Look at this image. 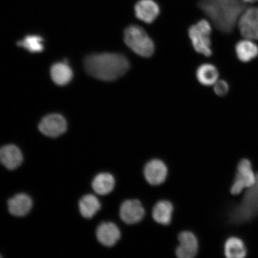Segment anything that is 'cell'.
Listing matches in <instances>:
<instances>
[{
    "instance_id": "16",
    "label": "cell",
    "mask_w": 258,
    "mask_h": 258,
    "mask_svg": "<svg viewBox=\"0 0 258 258\" xmlns=\"http://www.w3.org/2000/svg\"><path fill=\"white\" fill-rule=\"evenodd\" d=\"M32 205L30 197L24 193L16 195L8 202L9 212L18 217L27 215L30 212Z\"/></svg>"
},
{
    "instance_id": "19",
    "label": "cell",
    "mask_w": 258,
    "mask_h": 258,
    "mask_svg": "<svg viewBox=\"0 0 258 258\" xmlns=\"http://www.w3.org/2000/svg\"><path fill=\"white\" fill-rule=\"evenodd\" d=\"M115 180L111 173H101L93 179L92 185L93 190L99 195L105 196L114 189Z\"/></svg>"
},
{
    "instance_id": "7",
    "label": "cell",
    "mask_w": 258,
    "mask_h": 258,
    "mask_svg": "<svg viewBox=\"0 0 258 258\" xmlns=\"http://www.w3.org/2000/svg\"><path fill=\"white\" fill-rule=\"evenodd\" d=\"M237 27L241 37L258 41V8L244 10L238 18Z\"/></svg>"
},
{
    "instance_id": "26",
    "label": "cell",
    "mask_w": 258,
    "mask_h": 258,
    "mask_svg": "<svg viewBox=\"0 0 258 258\" xmlns=\"http://www.w3.org/2000/svg\"><path fill=\"white\" fill-rule=\"evenodd\" d=\"M2 257V256L1 255V254H0V257Z\"/></svg>"
},
{
    "instance_id": "2",
    "label": "cell",
    "mask_w": 258,
    "mask_h": 258,
    "mask_svg": "<svg viewBox=\"0 0 258 258\" xmlns=\"http://www.w3.org/2000/svg\"><path fill=\"white\" fill-rule=\"evenodd\" d=\"M198 6L214 27L225 34L230 33L237 27L244 10L241 0H199Z\"/></svg>"
},
{
    "instance_id": "24",
    "label": "cell",
    "mask_w": 258,
    "mask_h": 258,
    "mask_svg": "<svg viewBox=\"0 0 258 258\" xmlns=\"http://www.w3.org/2000/svg\"><path fill=\"white\" fill-rule=\"evenodd\" d=\"M215 94L221 98L227 96L230 91V85L227 80L219 79L213 86Z\"/></svg>"
},
{
    "instance_id": "11",
    "label": "cell",
    "mask_w": 258,
    "mask_h": 258,
    "mask_svg": "<svg viewBox=\"0 0 258 258\" xmlns=\"http://www.w3.org/2000/svg\"><path fill=\"white\" fill-rule=\"evenodd\" d=\"M234 53L237 59L242 63L253 62L258 57L257 41L242 37L235 44Z\"/></svg>"
},
{
    "instance_id": "6",
    "label": "cell",
    "mask_w": 258,
    "mask_h": 258,
    "mask_svg": "<svg viewBox=\"0 0 258 258\" xmlns=\"http://www.w3.org/2000/svg\"><path fill=\"white\" fill-rule=\"evenodd\" d=\"M256 180V174L254 173L250 161L242 159L238 163L237 173L235 175L230 191L233 195H238L253 186Z\"/></svg>"
},
{
    "instance_id": "18",
    "label": "cell",
    "mask_w": 258,
    "mask_h": 258,
    "mask_svg": "<svg viewBox=\"0 0 258 258\" xmlns=\"http://www.w3.org/2000/svg\"><path fill=\"white\" fill-rule=\"evenodd\" d=\"M173 206L167 201H161L154 206L152 217L158 224L169 225L172 221Z\"/></svg>"
},
{
    "instance_id": "20",
    "label": "cell",
    "mask_w": 258,
    "mask_h": 258,
    "mask_svg": "<svg viewBox=\"0 0 258 258\" xmlns=\"http://www.w3.org/2000/svg\"><path fill=\"white\" fill-rule=\"evenodd\" d=\"M79 207L81 215L84 218L90 219L100 211L101 205L95 196L88 195L80 199Z\"/></svg>"
},
{
    "instance_id": "15",
    "label": "cell",
    "mask_w": 258,
    "mask_h": 258,
    "mask_svg": "<svg viewBox=\"0 0 258 258\" xmlns=\"http://www.w3.org/2000/svg\"><path fill=\"white\" fill-rule=\"evenodd\" d=\"M0 162L9 170H15L23 162V155L16 145H6L0 148Z\"/></svg>"
},
{
    "instance_id": "13",
    "label": "cell",
    "mask_w": 258,
    "mask_h": 258,
    "mask_svg": "<svg viewBox=\"0 0 258 258\" xmlns=\"http://www.w3.org/2000/svg\"><path fill=\"white\" fill-rule=\"evenodd\" d=\"M179 246L176 249L179 258H192L198 252L199 243L195 235L190 231H183L178 235Z\"/></svg>"
},
{
    "instance_id": "22",
    "label": "cell",
    "mask_w": 258,
    "mask_h": 258,
    "mask_svg": "<svg viewBox=\"0 0 258 258\" xmlns=\"http://www.w3.org/2000/svg\"><path fill=\"white\" fill-rule=\"evenodd\" d=\"M224 253L229 258H242L246 256L247 249L243 240L232 237L225 241Z\"/></svg>"
},
{
    "instance_id": "8",
    "label": "cell",
    "mask_w": 258,
    "mask_h": 258,
    "mask_svg": "<svg viewBox=\"0 0 258 258\" xmlns=\"http://www.w3.org/2000/svg\"><path fill=\"white\" fill-rule=\"evenodd\" d=\"M38 128L42 134L48 137L57 138L66 132L67 122L60 114H50L42 119Z\"/></svg>"
},
{
    "instance_id": "23",
    "label": "cell",
    "mask_w": 258,
    "mask_h": 258,
    "mask_svg": "<svg viewBox=\"0 0 258 258\" xmlns=\"http://www.w3.org/2000/svg\"><path fill=\"white\" fill-rule=\"evenodd\" d=\"M43 38L38 35H28L18 42V46L23 47L31 53H39L43 50Z\"/></svg>"
},
{
    "instance_id": "3",
    "label": "cell",
    "mask_w": 258,
    "mask_h": 258,
    "mask_svg": "<svg viewBox=\"0 0 258 258\" xmlns=\"http://www.w3.org/2000/svg\"><path fill=\"white\" fill-rule=\"evenodd\" d=\"M123 38L125 45L137 55L145 58L153 55L156 48L154 41L140 26H128L124 31Z\"/></svg>"
},
{
    "instance_id": "25",
    "label": "cell",
    "mask_w": 258,
    "mask_h": 258,
    "mask_svg": "<svg viewBox=\"0 0 258 258\" xmlns=\"http://www.w3.org/2000/svg\"><path fill=\"white\" fill-rule=\"evenodd\" d=\"M242 2L245 3H254L258 2V0H241Z\"/></svg>"
},
{
    "instance_id": "9",
    "label": "cell",
    "mask_w": 258,
    "mask_h": 258,
    "mask_svg": "<svg viewBox=\"0 0 258 258\" xmlns=\"http://www.w3.org/2000/svg\"><path fill=\"white\" fill-rule=\"evenodd\" d=\"M167 167L161 160H151L145 164L144 175L147 182L151 185L162 184L167 178Z\"/></svg>"
},
{
    "instance_id": "1",
    "label": "cell",
    "mask_w": 258,
    "mask_h": 258,
    "mask_svg": "<svg viewBox=\"0 0 258 258\" xmlns=\"http://www.w3.org/2000/svg\"><path fill=\"white\" fill-rule=\"evenodd\" d=\"M84 67L90 76L103 82H112L120 79L131 69V62L121 53L90 54L84 61Z\"/></svg>"
},
{
    "instance_id": "12",
    "label": "cell",
    "mask_w": 258,
    "mask_h": 258,
    "mask_svg": "<svg viewBox=\"0 0 258 258\" xmlns=\"http://www.w3.org/2000/svg\"><path fill=\"white\" fill-rule=\"evenodd\" d=\"M136 18L145 24H152L159 16L160 9L154 0H139L134 7Z\"/></svg>"
},
{
    "instance_id": "17",
    "label": "cell",
    "mask_w": 258,
    "mask_h": 258,
    "mask_svg": "<svg viewBox=\"0 0 258 258\" xmlns=\"http://www.w3.org/2000/svg\"><path fill=\"white\" fill-rule=\"evenodd\" d=\"M220 73L217 66L211 63L201 64L196 70V78L201 85L210 87L219 79Z\"/></svg>"
},
{
    "instance_id": "14",
    "label": "cell",
    "mask_w": 258,
    "mask_h": 258,
    "mask_svg": "<svg viewBox=\"0 0 258 258\" xmlns=\"http://www.w3.org/2000/svg\"><path fill=\"white\" fill-rule=\"evenodd\" d=\"M97 239L106 247H112L117 243L121 237L120 229L111 222H103L96 230Z\"/></svg>"
},
{
    "instance_id": "21",
    "label": "cell",
    "mask_w": 258,
    "mask_h": 258,
    "mask_svg": "<svg viewBox=\"0 0 258 258\" xmlns=\"http://www.w3.org/2000/svg\"><path fill=\"white\" fill-rule=\"evenodd\" d=\"M51 79L57 85L64 86L73 78V71L66 62L54 64L50 70Z\"/></svg>"
},
{
    "instance_id": "5",
    "label": "cell",
    "mask_w": 258,
    "mask_h": 258,
    "mask_svg": "<svg viewBox=\"0 0 258 258\" xmlns=\"http://www.w3.org/2000/svg\"><path fill=\"white\" fill-rule=\"evenodd\" d=\"M246 190L240 204L231 214V220L235 224L244 223L258 215V173L255 183Z\"/></svg>"
},
{
    "instance_id": "4",
    "label": "cell",
    "mask_w": 258,
    "mask_h": 258,
    "mask_svg": "<svg viewBox=\"0 0 258 258\" xmlns=\"http://www.w3.org/2000/svg\"><path fill=\"white\" fill-rule=\"evenodd\" d=\"M212 31V24L206 19H202L188 29V37L194 49L205 57L213 54Z\"/></svg>"
},
{
    "instance_id": "10",
    "label": "cell",
    "mask_w": 258,
    "mask_h": 258,
    "mask_svg": "<svg viewBox=\"0 0 258 258\" xmlns=\"http://www.w3.org/2000/svg\"><path fill=\"white\" fill-rule=\"evenodd\" d=\"M145 209L138 200H127L122 203L120 208V217L124 223L134 225L143 220Z\"/></svg>"
}]
</instances>
